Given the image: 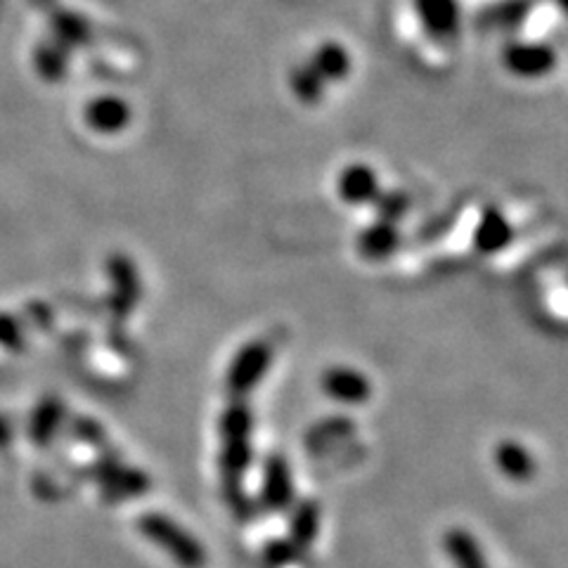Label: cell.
Here are the masks:
<instances>
[{
    "mask_svg": "<svg viewBox=\"0 0 568 568\" xmlns=\"http://www.w3.org/2000/svg\"><path fill=\"white\" fill-rule=\"evenodd\" d=\"M218 433H221V472L225 484H240L254 460L252 405L244 398H232L218 421Z\"/></svg>",
    "mask_w": 568,
    "mask_h": 568,
    "instance_id": "obj_1",
    "label": "cell"
},
{
    "mask_svg": "<svg viewBox=\"0 0 568 568\" xmlns=\"http://www.w3.org/2000/svg\"><path fill=\"white\" fill-rule=\"evenodd\" d=\"M138 531L150 543L162 547L166 555L183 568H201L207 564V552L193 533H187L181 523L164 514H144L138 519Z\"/></svg>",
    "mask_w": 568,
    "mask_h": 568,
    "instance_id": "obj_2",
    "label": "cell"
},
{
    "mask_svg": "<svg viewBox=\"0 0 568 568\" xmlns=\"http://www.w3.org/2000/svg\"><path fill=\"white\" fill-rule=\"evenodd\" d=\"M275 358V348L268 339H254L244 344L232 358L225 372V389L232 398H246L264 382Z\"/></svg>",
    "mask_w": 568,
    "mask_h": 568,
    "instance_id": "obj_3",
    "label": "cell"
},
{
    "mask_svg": "<svg viewBox=\"0 0 568 568\" xmlns=\"http://www.w3.org/2000/svg\"><path fill=\"white\" fill-rule=\"evenodd\" d=\"M502 65L509 74L519 79H543L557 67V53L545 43L514 40L505 46Z\"/></svg>",
    "mask_w": 568,
    "mask_h": 568,
    "instance_id": "obj_4",
    "label": "cell"
},
{
    "mask_svg": "<svg viewBox=\"0 0 568 568\" xmlns=\"http://www.w3.org/2000/svg\"><path fill=\"white\" fill-rule=\"evenodd\" d=\"M260 500L270 512H285L294 502V476L287 457L275 453L264 464V480H260Z\"/></svg>",
    "mask_w": 568,
    "mask_h": 568,
    "instance_id": "obj_5",
    "label": "cell"
},
{
    "mask_svg": "<svg viewBox=\"0 0 568 568\" xmlns=\"http://www.w3.org/2000/svg\"><path fill=\"white\" fill-rule=\"evenodd\" d=\"M320 386L334 403L341 405H366L372 398L370 379L353 368H329L320 379Z\"/></svg>",
    "mask_w": 568,
    "mask_h": 568,
    "instance_id": "obj_6",
    "label": "cell"
},
{
    "mask_svg": "<svg viewBox=\"0 0 568 568\" xmlns=\"http://www.w3.org/2000/svg\"><path fill=\"white\" fill-rule=\"evenodd\" d=\"M97 480L102 486V495L107 500H128V498H140L150 488V476L138 470L121 467L119 462H107L97 467Z\"/></svg>",
    "mask_w": 568,
    "mask_h": 568,
    "instance_id": "obj_7",
    "label": "cell"
},
{
    "mask_svg": "<svg viewBox=\"0 0 568 568\" xmlns=\"http://www.w3.org/2000/svg\"><path fill=\"white\" fill-rule=\"evenodd\" d=\"M419 24L427 28V34L448 40L455 38L462 24V10L457 0H413Z\"/></svg>",
    "mask_w": 568,
    "mask_h": 568,
    "instance_id": "obj_8",
    "label": "cell"
},
{
    "mask_svg": "<svg viewBox=\"0 0 568 568\" xmlns=\"http://www.w3.org/2000/svg\"><path fill=\"white\" fill-rule=\"evenodd\" d=\"M107 273L114 282V313L116 317H126L136 311L138 299H140V278L136 264L121 254H116L107 260Z\"/></svg>",
    "mask_w": 568,
    "mask_h": 568,
    "instance_id": "obj_9",
    "label": "cell"
},
{
    "mask_svg": "<svg viewBox=\"0 0 568 568\" xmlns=\"http://www.w3.org/2000/svg\"><path fill=\"white\" fill-rule=\"evenodd\" d=\"M514 240V228L498 207H488L480 213L474 228V246L480 254H500Z\"/></svg>",
    "mask_w": 568,
    "mask_h": 568,
    "instance_id": "obj_10",
    "label": "cell"
},
{
    "mask_svg": "<svg viewBox=\"0 0 568 568\" xmlns=\"http://www.w3.org/2000/svg\"><path fill=\"white\" fill-rule=\"evenodd\" d=\"M379 193H382V185L372 166L368 164H348L337 178V195L346 204H372Z\"/></svg>",
    "mask_w": 568,
    "mask_h": 568,
    "instance_id": "obj_11",
    "label": "cell"
},
{
    "mask_svg": "<svg viewBox=\"0 0 568 568\" xmlns=\"http://www.w3.org/2000/svg\"><path fill=\"white\" fill-rule=\"evenodd\" d=\"M85 124L97 134H119L130 124V107L121 97H97L85 105Z\"/></svg>",
    "mask_w": 568,
    "mask_h": 568,
    "instance_id": "obj_12",
    "label": "cell"
},
{
    "mask_svg": "<svg viewBox=\"0 0 568 568\" xmlns=\"http://www.w3.org/2000/svg\"><path fill=\"white\" fill-rule=\"evenodd\" d=\"M358 254L368 260H384L398 252L401 246V232L396 223L376 221L368 225L366 230H360V235L356 240Z\"/></svg>",
    "mask_w": 568,
    "mask_h": 568,
    "instance_id": "obj_13",
    "label": "cell"
},
{
    "mask_svg": "<svg viewBox=\"0 0 568 568\" xmlns=\"http://www.w3.org/2000/svg\"><path fill=\"white\" fill-rule=\"evenodd\" d=\"M309 65L325 83H339L351 74L353 69L351 53H348L337 40H327L323 46H317Z\"/></svg>",
    "mask_w": 568,
    "mask_h": 568,
    "instance_id": "obj_14",
    "label": "cell"
},
{
    "mask_svg": "<svg viewBox=\"0 0 568 568\" xmlns=\"http://www.w3.org/2000/svg\"><path fill=\"white\" fill-rule=\"evenodd\" d=\"M495 464H498V470L509 480H517V484H523V480H531L535 476V472H537L535 457L517 441L498 443V448H495Z\"/></svg>",
    "mask_w": 568,
    "mask_h": 568,
    "instance_id": "obj_15",
    "label": "cell"
},
{
    "mask_svg": "<svg viewBox=\"0 0 568 568\" xmlns=\"http://www.w3.org/2000/svg\"><path fill=\"white\" fill-rule=\"evenodd\" d=\"M443 545H445L448 557L453 559V564L457 568H488L484 552H480V545L476 543V537L464 529H450L445 533Z\"/></svg>",
    "mask_w": 568,
    "mask_h": 568,
    "instance_id": "obj_16",
    "label": "cell"
},
{
    "mask_svg": "<svg viewBox=\"0 0 568 568\" xmlns=\"http://www.w3.org/2000/svg\"><path fill=\"white\" fill-rule=\"evenodd\" d=\"M317 529H320V509L313 500L301 502L294 514H291V543H294L299 549L309 547L315 537H317Z\"/></svg>",
    "mask_w": 568,
    "mask_h": 568,
    "instance_id": "obj_17",
    "label": "cell"
},
{
    "mask_svg": "<svg viewBox=\"0 0 568 568\" xmlns=\"http://www.w3.org/2000/svg\"><path fill=\"white\" fill-rule=\"evenodd\" d=\"M289 85L294 95L303 102V105H317L320 100L325 97V81L315 74V69L311 65H299L291 69Z\"/></svg>",
    "mask_w": 568,
    "mask_h": 568,
    "instance_id": "obj_18",
    "label": "cell"
},
{
    "mask_svg": "<svg viewBox=\"0 0 568 568\" xmlns=\"http://www.w3.org/2000/svg\"><path fill=\"white\" fill-rule=\"evenodd\" d=\"M60 419H62V405L57 401H46L43 403L32 421V439L38 445H48L53 441V436L60 427Z\"/></svg>",
    "mask_w": 568,
    "mask_h": 568,
    "instance_id": "obj_19",
    "label": "cell"
},
{
    "mask_svg": "<svg viewBox=\"0 0 568 568\" xmlns=\"http://www.w3.org/2000/svg\"><path fill=\"white\" fill-rule=\"evenodd\" d=\"M351 433H353L351 419H344V417L325 419V421H317V425L309 431V445L313 450H320V448H327L332 443L346 439V436H351Z\"/></svg>",
    "mask_w": 568,
    "mask_h": 568,
    "instance_id": "obj_20",
    "label": "cell"
},
{
    "mask_svg": "<svg viewBox=\"0 0 568 568\" xmlns=\"http://www.w3.org/2000/svg\"><path fill=\"white\" fill-rule=\"evenodd\" d=\"M376 207V216L379 221H386V223H398L401 218L407 216L410 211V197L403 189H389V193H379V197L372 201Z\"/></svg>",
    "mask_w": 568,
    "mask_h": 568,
    "instance_id": "obj_21",
    "label": "cell"
},
{
    "mask_svg": "<svg viewBox=\"0 0 568 568\" xmlns=\"http://www.w3.org/2000/svg\"><path fill=\"white\" fill-rule=\"evenodd\" d=\"M297 555H299V547L291 541H275L266 549V557L273 566H285L289 561H294Z\"/></svg>",
    "mask_w": 568,
    "mask_h": 568,
    "instance_id": "obj_22",
    "label": "cell"
},
{
    "mask_svg": "<svg viewBox=\"0 0 568 568\" xmlns=\"http://www.w3.org/2000/svg\"><path fill=\"white\" fill-rule=\"evenodd\" d=\"M20 341H22V325L10 315H0V348L20 346Z\"/></svg>",
    "mask_w": 568,
    "mask_h": 568,
    "instance_id": "obj_23",
    "label": "cell"
},
{
    "mask_svg": "<svg viewBox=\"0 0 568 568\" xmlns=\"http://www.w3.org/2000/svg\"><path fill=\"white\" fill-rule=\"evenodd\" d=\"M77 429H79L81 439L95 443V448H105V445H107L105 431H102V427L95 425V421H91V419H79V421H77Z\"/></svg>",
    "mask_w": 568,
    "mask_h": 568,
    "instance_id": "obj_24",
    "label": "cell"
},
{
    "mask_svg": "<svg viewBox=\"0 0 568 568\" xmlns=\"http://www.w3.org/2000/svg\"><path fill=\"white\" fill-rule=\"evenodd\" d=\"M8 433H10V429H8V425L3 419H0V445H3L5 441H8Z\"/></svg>",
    "mask_w": 568,
    "mask_h": 568,
    "instance_id": "obj_25",
    "label": "cell"
},
{
    "mask_svg": "<svg viewBox=\"0 0 568 568\" xmlns=\"http://www.w3.org/2000/svg\"><path fill=\"white\" fill-rule=\"evenodd\" d=\"M555 3H557V5L568 14V0H555Z\"/></svg>",
    "mask_w": 568,
    "mask_h": 568,
    "instance_id": "obj_26",
    "label": "cell"
}]
</instances>
